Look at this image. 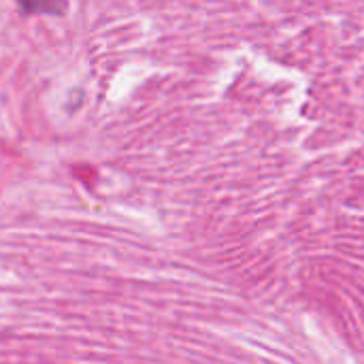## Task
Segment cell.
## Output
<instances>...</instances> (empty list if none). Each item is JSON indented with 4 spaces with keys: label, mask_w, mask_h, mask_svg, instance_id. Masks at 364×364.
Returning <instances> with one entry per match:
<instances>
[{
    "label": "cell",
    "mask_w": 364,
    "mask_h": 364,
    "mask_svg": "<svg viewBox=\"0 0 364 364\" xmlns=\"http://www.w3.org/2000/svg\"><path fill=\"white\" fill-rule=\"evenodd\" d=\"M23 13H62L64 0H17Z\"/></svg>",
    "instance_id": "obj_1"
}]
</instances>
